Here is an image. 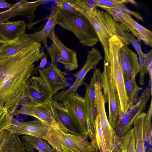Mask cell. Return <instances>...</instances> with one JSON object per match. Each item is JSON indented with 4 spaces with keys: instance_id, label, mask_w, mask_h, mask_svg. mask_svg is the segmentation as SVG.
Wrapping results in <instances>:
<instances>
[{
    "instance_id": "cell-28",
    "label": "cell",
    "mask_w": 152,
    "mask_h": 152,
    "mask_svg": "<svg viewBox=\"0 0 152 152\" xmlns=\"http://www.w3.org/2000/svg\"><path fill=\"white\" fill-rule=\"evenodd\" d=\"M125 91L128 100L129 110L137 102L140 91L142 88L139 87L135 81L129 79L124 75Z\"/></svg>"
},
{
    "instance_id": "cell-24",
    "label": "cell",
    "mask_w": 152,
    "mask_h": 152,
    "mask_svg": "<svg viewBox=\"0 0 152 152\" xmlns=\"http://www.w3.org/2000/svg\"><path fill=\"white\" fill-rule=\"evenodd\" d=\"M96 7L100 8L106 11L108 10H117L132 15L136 18L142 21L144 19L138 12L133 11L129 9L125 4L130 3L136 5L134 1L129 0H96Z\"/></svg>"
},
{
    "instance_id": "cell-3",
    "label": "cell",
    "mask_w": 152,
    "mask_h": 152,
    "mask_svg": "<svg viewBox=\"0 0 152 152\" xmlns=\"http://www.w3.org/2000/svg\"><path fill=\"white\" fill-rule=\"evenodd\" d=\"M86 134L74 135L64 132L58 124L50 126L43 139L58 152H94L97 148L95 139L90 142Z\"/></svg>"
},
{
    "instance_id": "cell-8",
    "label": "cell",
    "mask_w": 152,
    "mask_h": 152,
    "mask_svg": "<svg viewBox=\"0 0 152 152\" xmlns=\"http://www.w3.org/2000/svg\"><path fill=\"white\" fill-rule=\"evenodd\" d=\"M102 59L100 50L93 48L88 51L85 64L82 69L74 74L75 81L68 89L58 92L53 96V99L60 103L76 92L78 87L85 84L84 78L90 70L95 69L99 61Z\"/></svg>"
},
{
    "instance_id": "cell-39",
    "label": "cell",
    "mask_w": 152,
    "mask_h": 152,
    "mask_svg": "<svg viewBox=\"0 0 152 152\" xmlns=\"http://www.w3.org/2000/svg\"><path fill=\"white\" fill-rule=\"evenodd\" d=\"M115 148V147L114 146L111 152H116V149Z\"/></svg>"
},
{
    "instance_id": "cell-30",
    "label": "cell",
    "mask_w": 152,
    "mask_h": 152,
    "mask_svg": "<svg viewBox=\"0 0 152 152\" xmlns=\"http://www.w3.org/2000/svg\"><path fill=\"white\" fill-rule=\"evenodd\" d=\"M152 103L151 101L148 110L145 113L143 126L144 140L151 146L152 145Z\"/></svg>"
},
{
    "instance_id": "cell-35",
    "label": "cell",
    "mask_w": 152,
    "mask_h": 152,
    "mask_svg": "<svg viewBox=\"0 0 152 152\" xmlns=\"http://www.w3.org/2000/svg\"><path fill=\"white\" fill-rule=\"evenodd\" d=\"M56 6L60 10L71 13L77 12L76 10L69 3L68 0H57L55 1Z\"/></svg>"
},
{
    "instance_id": "cell-25",
    "label": "cell",
    "mask_w": 152,
    "mask_h": 152,
    "mask_svg": "<svg viewBox=\"0 0 152 152\" xmlns=\"http://www.w3.org/2000/svg\"><path fill=\"white\" fill-rule=\"evenodd\" d=\"M21 141L25 151L27 152H55L45 140L34 136L23 135Z\"/></svg>"
},
{
    "instance_id": "cell-4",
    "label": "cell",
    "mask_w": 152,
    "mask_h": 152,
    "mask_svg": "<svg viewBox=\"0 0 152 152\" xmlns=\"http://www.w3.org/2000/svg\"><path fill=\"white\" fill-rule=\"evenodd\" d=\"M56 24L72 33L83 46L92 47L99 41L91 23L77 12L73 13L60 9Z\"/></svg>"
},
{
    "instance_id": "cell-16",
    "label": "cell",
    "mask_w": 152,
    "mask_h": 152,
    "mask_svg": "<svg viewBox=\"0 0 152 152\" xmlns=\"http://www.w3.org/2000/svg\"><path fill=\"white\" fill-rule=\"evenodd\" d=\"M25 98L33 103H48L53 99L46 83L40 76H32L27 86Z\"/></svg>"
},
{
    "instance_id": "cell-11",
    "label": "cell",
    "mask_w": 152,
    "mask_h": 152,
    "mask_svg": "<svg viewBox=\"0 0 152 152\" xmlns=\"http://www.w3.org/2000/svg\"><path fill=\"white\" fill-rule=\"evenodd\" d=\"M102 72L99 68H96L88 84H86L84 98L88 113L89 128L88 137L91 141L95 138L96 129L95 122L97 115L96 105V93L95 85L102 80Z\"/></svg>"
},
{
    "instance_id": "cell-19",
    "label": "cell",
    "mask_w": 152,
    "mask_h": 152,
    "mask_svg": "<svg viewBox=\"0 0 152 152\" xmlns=\"http://www.w3.org/2000/svg\"><path fill=\"white\" fill-rule=\"evenodd\" d=\"M49 104L53 116L63 132L74 135L81 134L72 118L61 103L53 99Z\"/></svg>"
},
{
    "instance_id": "cell-9",
    "label": "cell",
    "mask_w": 152,
    "mask_h": 152,
    "mask_svg": "<svg viewBox=\"0 0 152 152\" xmlns=\"http://www.w3.org/2000/svg\"><path fill=\"white\" fill-rule=\"evenodd\" d=\"M48 38L52 42L47 50L51 63L55 64L56 62L61 63L65 69L70 71L76 69L78 67L76 52L64 45L54 31L49 34Z\"/></svg>"
},
{
    "instance_id": "cell-40",
    "label": "cell",
    "mask_w": 152,
    "mask_h": 152,
    "mask_svg": "<svg viewBox=\"0 0 152 152\" xmlns=\"http://www.w3.org/2000/svg\"><path fill=\"white\" fill-rule=\"evenodd\" d=\"M94 152H100L98 148H97Z\"/></svg>"
},
{
    "instance_id": "cell-14",
    "label": "cell",
    "mask_w": 152,
    "mask_h": 152,
    "mask_svg": "<svg viewBox=\"0 0 152 152\" xmlns=\"http://www.w3.org/2000/svg\"><path fill=\"white\" fill-rule=\"evenodd\" d=\"M39 0L28 1L20 0L13 4L7 10L0 12V23L6 22L11 18L19 16L26 17L31 22L36 18L35 12L37 8L47 1Z\"/></svg>"
},
{
    "instance_id": "cell-12",
    "label": "cell",
    "mask_w": 152,
    "mask_h": 152,
    "mask_svg": "<svg viewBox=\"0 0 152 152\" xmlns=\"http://www.w3.org/2000/svg\"><path fill=\"white\" fill-rule=\"evenodd\" d=\"M115 19L126 27L132 34L146 45L152 47V32L142 26L130 15L117 10L106 11Z\"/></svg>"
},
{
    "instance_id": "cell-1",
    "label": "cell",
    "mask_w": 152,
    "mask_h": 152,
    "mask_svg": "<svg viewBox=\"0 0 152 152\" xmlns=\"http://www.w3.org/2000/svg\"><path fill=\"white\" fill-rule=\"evenodd\" d=\"M41 47V43L36 42L0 66V107L12 116L25 98L30 79L36 73L35 63L46 55Z\"/></svg>"
},
{
    "instance_id": "cell-33",
    "label": "cell",
    "mask_w": 152,
    "mask_h": 152,
    "mask_svg": "<svg viewBox=\"0 0 152 152\" xmlns=\"http://www.w3.org/2000/svg\"><path fill=\"white\" fill-rule=\"evenodd\" d=\"M18 136L8 129L3 131L0 133V152Z\"/></svg>"
},
{
    "instance_id": "cell-37",
    "label": "cell",
    "mask_w": 152,
    "mask_h": 152,
    "mask_svg": "<svg viewBox=\"0 0 152 152\" xmlns=\"http://www.w3.org/2000/svg\"><path fill=\"white\" fill-rule=\"evenodd\" d=\"M12 6L10 4L7 3L6 1L3 0H0V8H10Z\"/></svg>"
},
{
    "instance_id": "cell-15",
    "label": "cell",
    "mask_w": 152,
    "mask_h": 152,
    "mask_svg": "<svg viewBox=\"0 0 152 152\" xmlns=\"http://www.w3.org/2000/svg\"><path fill=\"white\" fill-rule=\"evenodd\" d=\"M15 115H25L34 117L49 126L57 124L48 103H33L29 100L24 102Z\"/></svg>"
},
{
    "instance_id": "cell-17",
    "label": "cell",
    "mask_w": 152,
    "mask_h": 152,
    "mask_svg": "<svg viewBox=\"0 0 152 152\" xmlns=\"http://www.w3.org/2000/svg\"><path fill=\"white\" fill-rule=\"evenodd\" d=\"M38 72L39 76L46 83L53 96L68 85L65 77L66 73L61 71L55 64L51 63L47 66L39 69Z\"/></svg>"
},
{
    "instance_id": "cell-21",
    "label": "cell",
    "mask_w": 152,
    "mask_h": 152,
    "mask_svg": "<svg viewBox=\"0 0 152 152\" xmlns=\"http://www.w3.org/2000/svg\"><path fill=\"white\" fill-rule=\"evenodd\" d=\"M120 61L124 75L130 80L135 81L140 70L137 55L127 46L123 45L120 50Z\"/></svg>"
},
{
    "instance_id": "cell-34",
    "label": "cell",
    "mask_w": 152,
    "mask_h": 152,
    "mask_svg": "<svg viewBox=\"0 0 152 152\" xmlns=\"http://www.w3.org/2000/svg\"><path fill=\"white\" fill-rule=\"evenodd\" d=\"M126 37L128 40L136 51L138 57L144 53L142 50L141 43L135 39L133 35L129 33L126 34Z\"/></svg>"
},
{
    "instance_id": "cell-5",
    "label": "cell",
    "mask_w": 152,
    "mask_h": 152,
    "mask_svg": "<svg viewBox=\"0 0 152 152\" xmlns=\"http://www.w3.org/2000/svg\"><path fill=\"white\" fill-rule=\"evenodd\" d=\"M109 42L110 73L115 83L120 104L121 114L119 117L125 114L129 110L128 100L125 91L124 73L120 61V50L124 45L116 36L112 37Z\"/></svg>"
},
{
    "instance_id": "cell-22",
    "label": "cell",
    "mask_w": 152,
    "mask_h": 152,
    "mask_svg": "<svg viewBox=\"0 0 152 152\" xmlns=\"http://www.w3.org/2000/svg\"><path fill=\"white\" fill-rule=\"evenodd\" d=\"M26 24L23 20L0 23V38L6 42L13 41L25 33Z\"/></svg>"
},
{
    "instance_id": "cell-26",
    "label": "cell",
    "mask_w": 152,
    "mask_h": 152,
    "mask_svg": "<svg viewBox=\"0 0 152 152\" xmlns=\"http://www.w3.org/2000/svg\"><path fill=\"white\" fill-rule=\"evenodd\" d=\"M145 113L139 115L135 119L133 129L135 139V152H146L145 141L143 133V126Z\"/></svg>"
},
{
    "instance_id": "cell-20",
    "label": "cell",
    "mask_w": 152,
    "mask_h": 152,
    "mask_svg": "<svg viewBox=\"0 0 152 152\" xmlns=\"http://www.w3.org/2000/svg\"><path fill=\"white\" fill-rule=\"evenodd\" d=\"M49 127L36 118L29 121L12 122L8 130L18 136L28 135L43 139L48 132Z\"/></svg>"
},
{
    "instance_id": "cell-27",
    "label": "cell",
    "mask_w": 152,
    "mask_h": 152,
    "mask_svg": "<svg viewBox=\"0 0 152 152\" xmlns=\"http://www.w3.org/2000/svg\"><path fill=\"white\" fill-rule=\"evenodd\" d=\"M114 142L122 152H135V139L133 128L122 137H118L115 135Z\"/></svg>"
},
{
    "instance_id": "cell-6",
    "label": "cell",
    "mask_w": 152,
    "mask_h": 152,
    "mask_svg": "<svg viewBox=\"0 0 152 152\" xmlns=\"http://www.w3.org/2000/svg\"><path fill=\"white\" fill-rule=\"evenodd\" d=\"M103 95L105 103L109 108L108 120L114 129L121 114V107L118 92L115 83L111 75L109 60L104 59V69L102 75Z\"/></svg>"
},
{
    "instance_id": "cell-36",
    "label": "cell",
    "mask_w": 152,
    "mask_h": 152,
    "mask_svg": "<svg viewBox=\"0 0 152 152\" xmlns=\"http://www.w3.org/2000/svg\"><path fill=\"white\" fill-rule=\"evenodd\" d=\"M47 63V57L46 55H45L41 59L39 64L37 68H35V71L39 69L44 68Z\"/></svg>"
},
{
    "instance_id": "cell-18",
    "label": "cell",
    "mask_w": 152,
    "mask_h": 152,
    "mask_svg": "<svg viewBox=\"0 0 152 152\" xmlns=\"http://www.w3.org/2000/svg\"><path fill=\"white\" fill-rule=\"evenodd\" d=\"M34 41L25 33L15 40L0 45V66L8 59L34 45Z\"/></svg>"
},
{
    "instance_id": "cell-41",
    "label": "cell",
    "mask_w": 152,
    "mask_h": 152,
    "mask_svg": "<svg viewBox=\"0 0 152 152\" xmlns=\"http://www.w3.org/2000/svg\"><path fill=\"white\" fill-rule=\"evenodd\" d=\"M147 152H152V150L151 149L148 150Z\"/></svg>"
},
{
    "instance_id": "cell-31",
    "label": "cell",
    "mask_w": 152,
    "mask_h": 152,
    "mask_svg": "<svg viewBox=\"0 0 152 152\" xmlns=\"http://www.w3.org/2000/svg\"><path fill=\"white\" fill-rule=\"evenodd\" d=\"M95 139L100 152H108L99 118L97 114L95 122Z\"/></svg>"
},
{
    "instance_id": "cell-10",
    "label": "cell",
    "mask_w": 152,
    "mask_h": 152,
    "mask_svg": "<svg viewBox=\"0 0 152 152\" xmlns=\"http://www.w3.org/2000/svg\"><path fill=\"white\" fill-rule=\"evenodd\" d=\"M61 103L72 118L80 133L88 137L89 123L84 98L76 92Z\"/></svg>"
},
{
    "instance_id": "cell-13",
    "label": "cell",
    "mask_w": 152,
    "mask_h": 152,
    "mask_svg": "<svg viewBox=\"0 0 152 152\" xmlns=\"http://www.w3.org/2000/svg\"><path fill=\"white\" fill-rule=\"evenodd\" d=\"M96 105L98 115L108 152H111L114 146L115 136L114 129L110 125L106 115L102 92V81L95 85Z\"/></svg>"
},
{
    "instance_id": "cell-32",
    "label": "cell",
    "mask_w": 152,
    "mask_h": 152,
    "mask_svg": "<svg viewBox=\"0 0 152 152\" xmlns=\"http://www.w3.org/2000/svg\"><path fill=\"white\" fill-rule=\"evenodd\" d=\"M12 118L6 109L0 107V133L12 124Z\"/></svg>"
},
{
    "instance_id": "cell-38",
    "label": "cell",
    "mask_w": 152,
    "mask_h": 152,
    "mask_svg": "<svg viewBox=\"0 0 152 152\" xmlns=\"http://www.w3.org/2000/svg\"><path fill=\"white\" fill-rule=\"evenodd\" d=\"M5 42V41H4L3 39L0 38V45Z\"/></svg>"
},
{
    "instance_id": "cell-29",
    "label": "cell",
    "mask_w": 152,
    "mask_h": 152,
    "mask_svg": "<svg viewBox=\"0 0 152 152\" xmlns=\"http://www.w3.org/2000/svg\"><path fill=\"white\" fill-rule=\"evenodd\" d=\"M140 67L139 83L141 86L145 84V77L148 73L149 66L152 64V50L147 54L138 57Z\"/></svg>"
},
{
    "instance_id": "cell-2",
    "label": "cell",
    "mask_w": 152,
    "mask_h": 152,
    "mask_svg": "<svg viewBox=\"0 0 152 152\" xmlns=\"http://www.w3.org/2000/svg\"><path fill=\"white\" fill-rule=\"evenodd\" d=\"M76 11L86 18L91 23L103 48L104 58L109 60V39L117 36L124 45L130 43L126 34L130 33L129 29L122 23L116 21L107 11L97 7L90 8L83 0H68Z\"/></svg>"
},
{
    "instance_id": "cell-7",
    "label": "cell",
    "mask_w": 152,
    "mask_h": 152,
    "mask_svg": "<svg viewBox=\"0 0 152 152\" xmlns=\"http://www.w3.org/2000/svg\"><path fill=\"white\" fill-rule=\"evenodd\" d=\"M151 93L152 84H149L137 102L125 114L118 117L114 129L116 136L122 137L131 129L136 118L145 109Z\"/></svg>"
},
{
    "instance_id": "cell-23",
    "label": "cell",
    "mask_w": 152,
    "mask_h": 152,
    "mask_svg": "<svg viewBox=\"0 0 152 152\" xmlns=\"http://www.w3.org/2000/svg\"><path fill=\"white\" fill-rule=\"evenodd\" d=\"M60 8L56 6L53 8L49 16L47 23L43 28L38 31L28 34V36L34 41L42 44L47 50L48 46L47 39L49 34L54 31L56 20Z\"/></svg>"
}]
</instances>
